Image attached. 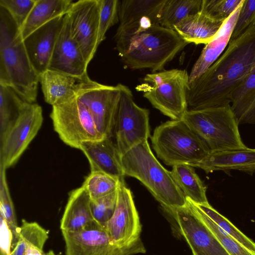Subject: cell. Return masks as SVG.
Returning <instances> with one entry per match:
<instances>
[{
	"label": "cell",
	"instance_id": "6da1fadb",
	"mask_svg": "<svg viewBox=\"0 0 255 255\" xmlns=\"http://www.w3.org/2000/svg\"><path fill=\"white\" fill-rule=\"evenodd\" d=\"M255 64V24L230 41L224 53L190 84L187 111L230 105L231 95Z\"/></svg>",
	"mask_w": 255,
	"mask_h": 255
},
{
	"label": "cell",
	"instance_id": "7a4b0ae2",
	"mask_svg": "<svg viewBox=\"0 0 255 255\" xmlns=\"http://www.w3.org/2000/svg\"><path fill=\"white\" fill-rule=\"evenodd\" d=\"M39 76L34 70L19 29L0 6V85L13 89L24 101L35 103Z\"/></svg>",
	"mask_w": 255,
	"mask_h": 255
},
{
	"label": "cell",
	"instance_id": "3957f363",
	"mask_svg": "<svg viewBox=\"0 0 255 255\" xmlns=\"http://www.w3.org/2000/svg\"><path fill=\"white\" fill-rule=\"evenodd\" d=\"M125 176L140 181L165 209L182 207L187 200L175 181L152 152L148 140L142 141L121 156Z\"/></svg>",
	"mask_w": 255,
	"mask_h": 255
},
{
	"label": "cell",
	"instance_id": "277c9868",
	"mask_svg": "<svg viewBox=\"0 0 255 255\" xmlns=\"http://www.w3.org/2000/svg\"><path fill=\"white\" fill-rule=\"evenodd\" d=\"M188 44L174 30L157 24L133 36L120 56L130 69L157 72Z\"/></svg>",
	"mask_w": 255,
	"mask_h": 255
},
{
	"label": "cell",
	"instance_id": "5b68a950",
	"mask_svg": "<svg viewBox=\"0 0 255 255\" xmlns=\"http://www.w3.org/2000/svg\"><path fill=\"white\" fill-rule=\"evenodd\" d=\"M210 152L247 147L242 140L239 122L231 105L187 111L182 119Z\"/></svg>",
	"mask_w": 255,
	"mask_h": 255
},
{
	"label": "cell",
	"instance_id": "8992f818",
	"mask_svg": "<svg viewBox=\"0 0 255 255\" xmlns=\"http://www.w3.org/2000/svg\"><path fill=\"white\" fill-rule=\"evenodd\" d=\"M151 141L157 157L167 165L199 162L210 153L206 145L182 120H171L157 127Z\"/></svg>",
	"mask_w": 255,
	"mask_h": 255
},
{
	"label": "cell",
	"instance_id": "52a82bcc",
	"mask_svg": "<svg viewBox=\"0 0 255 255\" xmlns=\"http://www.w3.org/2000/svg\"><path fill=\"white\" fill-rule=\"evenodd\" d=\"M189 86L187 71L174 69L146 74L135 89L164 115L178 120L187 111Z\"/></svg>",
	"mask_w": 255,
	"mask_h": 255
},
{
	"label": "cell",
	"instance_id": "ba28073f",
	"mask_svg": "<svg viewBox=\"0 0 255 255\" xmlns=\"http://www.w3.org/2000/svg\"><path fill=\"white\" fill-rule=\"evenodd\" d=\"M50 118L60 138L71 147L79 149L84 142L105 138L86 107L78 98L53 106Z\"/></svg>",
	"mask_w": 255,
	"mask_h": 255
},
{
	"label": "cell",
	"instance_id": "9c48e42d",
	"mask_svg": "<svg viewBox=\"0 0 255 255\" xmlns=\"http://www.w3.org/2000/svg\"><path fill=\"white\" fill-rule=\"evenodd\" d=\"M66 255H134L144 254L140 238L121 246L113 242L106 228L95 221L75 232L62 231Z\"/></svg>",
	"mask_w": 255,
	"mask_h": 255
},
{
	"label": "cell",
	"instance_id": "30bf717a",
	"mask_svg": "<svg viewBox=\"0 0 255 255\" xmlns=\"http://www.w3.org/2000/svg\"><path fill=\"white\" fill-rule=\"evenodd\" d=\"M119 84L120 98L114 131L115 143L122 156L150 136L149 112L134 102L128 86Z\"/></svg>",
	"mask_w": 255,
	"mask_h": 255
},
{
	"label": "cell",
	"instance_id": "8fae6325",
	"mask_svg": "<svg viewBox=\"0 0 255 255\" xmlns=\"http://www.w3.org/2000/svg\"><path fill=\"white\" fill-rule=\"evenodd\" d=\"M43 121L41 107L26 102L17 118L0 134V165H14L37 135Z\"/></svg>",
	"mask_w": 255,
	"mask_h": 255
},
{
	"label": "cell",
	"instance_id": "7c38bea8",
	"mask_svg": "<svg viewBox=\"0 0 255 255\" xmlns=\"http://www.w3.org/2000/svg\"><path fill=\"white\" fill-rule=\"evenodd\" d=\"M166 0H123L120 1V24L115 35L119 55L131 38L149 27L159 24Z\"/></svg>",
	"mask_w": 255,
	"mask_h": 255
},
{
	"label": "cell",
	"instance_id": "4fadbf2b",
	"mask_svg": "<svg viewBox=\"0 0 255 255\" xmlns=\"http://www.w3.org/2000/svg\"><path fill=\"white\" fill-rule=\"evenodd\" d=\"M185 206L166 209L175 220L193 255H230L199 216L187 199Z\"/></svg>",
	"mask_w": 255,
	"mask_h": 255
},
{
	"label": "cell",
	"instance_id": "5bb4252c",
	"mask_svg": "<svg viewBox=\"0 0 255 255\" xmlns=\"http://www.w3.org/2000/svg\"><path fill=\"white\" fill-rule=\"evenodd\" d=\"M99 0H80L73 2L66 13L71 32L88 64L99 46Z\"/></svg>",
	"mask_w": 255,
	"mask_h": 255
},
{
	"label": "cell",
	"instance_id": "9a60e30c",
	"mask_svg": "<svg viewBox=\"0 0 255 255\" xmlns=\"http://www.w3.org/2000/svg\"><path fill=\"white\" fill-rule=\"evenodd\" d=\"M45 102L53 106L78 98L103 84L91 80L88 73L73 75L48 69L39 76Z\"/></svg>",
	"mask_w": 255,
	"mask_h": 255
},
{
	"label": "cell",
	"instance_id": "2e32d148",
	"mask_svg": "<svg viewBox=\"0 0 255 255\" xmlns=\"http://www.w3.org/2000/svg\"><path fill=\"white\" fill-rule=\"evenodd\" d=\"M106 229L114 243L124 246L140 238L141 225L130 190L121 181L115 211Z\"/></svg>",
	"mask_w": 255,
	"mask_h": 255
},
{
	"label": "cell",
	"instance_id": "e0dca14e",
	"mask_svg": "<svg viewBox=\"0 0 255 255\" xmlns=\"http://www.w3.org/2000/svg\"><path fill=\"white\" fill-rule=\"evenodd\" d=\"M120 98L119 84L102 85L78 98L89 111L97 129L104 137H112Z\"/></svg>",
	"mask_w": 255,
	"mask_h": 255
},
{
	"label": "cell",
	"instance_id": "ac0fdd59",
	"mask_svg": "<svg viewBox=\"0 0 255 255\" xmlns=\"http://www.w3.org/2000/svg\"><path fill=\"white\" fill-rule=\"evenodd\" d=\"M65 15L57 17L37 29L23 40L30 63L38 75L48 69Z\"/></svg>",
	"mask_w": 255,
	"mask_h": 255
},
{
	"label": "cell",
	"instance_id": "d6986e66",
	"mask_svg": "<svg viewBox=\"0 0 255 255\" xmlns=\"http://www.w3.org/2000/svg\"><path fill=\"white\" fill-rule=\"evenodd\" d=\"M88 64L73 36L67 14L56 42L48 69L81 76L87 73Z\"/></svg>",
	"mask_w": 255,
	"mask_h": 255
},
{
	"label": "cell",
	"instance_id": "ffe728a7",
	"mask_svg": "<svg viewBox=\"0 0 255 255\" xmlns=\"http://www.w3.org/2000/svg\"><path fill=\"white\" fill-rule=\"evenodd\" d=\"M88 159L91 172H101L124 180L121 156L111 137L83 143L80 147Z\"/></svg>",
	"mask_w": 255,
	"mask_h": 255
},
{
	"label": "cell",
	"instance_id": "44dd1931",
	"mask_svg": "<svg viewBox=\"0 0 255 255\" xmlns=\"http://www.w3.org/2000/svg\"><path fill=\"white\" fill-rule=\"evenodd\" d=\"M188 165L201 168L206 173L231 170L255 173V149L247 147L210 152L201 161Z\"/></svg>",
	"mask_w": 255,
	"mask_h": 255
},
{
	"label": "cell",
	"instance_id": "7402d4cb",
	"mask_svg": "<svg viewBox=\"0 0 255 255\" xmlns=\"http://www.w3.org/2000/svg\"><path fill=\"white\" fill-rule=\"evenodd\" d=\"M243 1V0L234 12L224 22L212 40L205 45L189 74V84L200 77L227 47Z\"/></svg>",
	"mask_w": 255,
	"mask_h": 255
},
{
	"label": "cell",
	"instance_id": "603a6c76",
	"mask_svg": "<svg viewBox=\"0 0 255 255\" xmlns=\"http://www.w3.org/2000/svg\"><path fill=\"white\" fill-rule=\"evenodd\" d=\"M94 221L91 207V198L82 186L72 190L60 221L61 231L80 230Z\"/></svg>",
	"mask_w": 255,
	"mask_h": 255
},
{
	"label": "cell",
	"instance_id": "cb8c5ba5",
	"mask_svg": "<svg viewBox=\"0 0 255 255\" xmlns=\"http://www.w3.org/2000/svg\"><path fill=\"white\" fill-rule=\"evenodd\" d=\"M225 21L215 19L200 10L185 17L175 26L174 30L188 43L206 45Z\"/></svg>",
	"mask_w": 255,
	"mask_h": 255
},
{
	"label": "cell",
	"instance_id": "d4e9b609",
	"mask_svg": "<svg viewBox=\"0 0 255 255\" xmlns=\"http://www.w3.org/2000/svg\"><path fill=\"white\" fill-rule=\"evenodd\" d=\"M71 0H36L23 26L19 29L22 40L51 20L66 14Z\"/></svg>",
	"mask_w": 255,
	"mask_h": 255
},
{
	"label": "cell",
	"instance_id": "484cf974",
	"mask_svg": "<svg viewBox=\"0 0 255 255\" xmlns=\"http://www.w3.org/2000/svg\"><path fill=\"white\" fill-rule=\"evenodd\" d=\"M231 107L239 124H255V64L231 95Z\"/></svg>",
	"mask_w": 255,
	"mask_h": 255
},
{
	"label": "cell",
	"instance_id": "4316f807",
	"mask_svg": "<svg viewBox=\"0 0 255 255\" xmlns=\"http://www.w3.org/2000/svg\"><path fill=\"white\" fill-rule=\"evenodd\" d=\"M170 171L186 199L195 204H209L206 187L193 166L187 164H177L173 166Z\"/></svg>",
	"mask_w": 255,
	"mask_h": 255
},
{
	"label": "cell",
	"instance_id": "83f0119b",
	"mask_svg": "<svg viewBox=\"0 0 255 255\" xmlns=\"http://www.w3.org/2000/svg\"><path fill=\"white\" fill-rule=\"evenodd\" d=\"M202 0H166L159 24L174 30L175 26L187 16L199 12Z\"/></svg>",
	"mask_w": 255,
	"mask_h": 255
},
{
	"label": "cell",
	"instance_id": "f1b7e54d",
	"mask_svg": "<svg viewBox=\"0 0 255 255\" xmlns=\"http://www.w3.org/2000/svg\"><path fill=\"white\" fill-rule=\"evenodd\" d=\"M26 102L11 88L0 85V134L17 118Z\"/></svg>",
	"mask_w": 255,
	"mask_h": 255
},
{
	"label": "cell",
	"instance_id": "f546056e",
	"mask_svg": "<svg viewBox=\"0 0 255 255\" xmlns=\"http://www.w3.org/2000/svg\"><path fill=\"white\" fill-rule=\"evenodd\" d=\"M194 204L227 234L255 254V242L213 208L209 203Z\"/></svg>",
	"mask_w": 255,
	"mask_h": 255
},
{
	"label": "cell",
	"instance_id": "4dcf8cb0",
	"mask_svg": "<svg viewBox=\"0 0 255 255\" xmlns=\"http://www.w3.org/2000/svg\"><path fill=\"white\" fill-rule=\"evenodd\" d=\"M121 180L101 172H91L82 186L88 192L91 200L110 194L118 190Z\"/></svg>",
	"mask_w": 255,
	"mask_h": 255
},
{
	"label": "cell",
	"instance_id": "1f68e13d",
	"mask_svg": "<svg viewBox=\"0 0 255 255\" xmlns=\"http://www.w3.org/2000/svg\"><path fill=\"white\" fill-rule=\"evenodd\" d=\"M6 169L0 165V217L8 228L16 236L17 226L13 204L10 195L6 178Z\"/></svg>",
	"mask_w": 255,
	"mask_h": 255
},
{
	"label": "cell",
	"instance_id": "d6a6232c",
	"mask_svg": "<svg viewBox=\"0 0 255 255\" xmlns=\"http://www.w3.org/2000/svg\"><path fill=\"white\" fill-rule=\"evenodd\" d=\"M192 203L202 221L216 237L230 255H255V254L227 234L193 203Z\"/></svg>",
	"mask_w": 255,
	"mask_h": 255
},
{
	"label": "cell",
	"instance_id": "836d02e7",
	"mask_svg": "<svg viewBox=\"0 0 255 255\" xmlns=\"http://www.w3.org/2000/svg\"><path fill=\"white\" fill-rule=\"evenodd\" d=\"M118 196V189L110 194L91 200L92 213L95 222L106 228L115 211Z\"/></svg>",
	"mask_w": 255,
	"mask_h": 255
},
{
	"label": "cell",
	"instance_id": "e575fe53",
	"mask_svg": "<svg viewBox=\"0 0 255 255\" xmlns=\"http://www.w3.org/2000/svg\"><path fill=\"white\" fill-rule=\"evenodd\" d=\"M99 23L98 44L105 39L108 30L119 21L118 0H99Z\"/></svg>",
	"mask_w": 255,
	"mask_h": 255
},
{
	"label": "cell",
	"instance_id": "d590c367",
	"mask_svg": "<svg viewBox=\"0 0 255 255\" xmlns=\"http://www.w3.org/2000/svg\"><path fill=\"white\" fill-rule=\"evenodd\" d=\"M243 0H202L201 11L219 20H226Z\"/></svg>",
	"mask_w": 255,
	"mask_h": 255
},
{
	"label": "cell",
	"instance_id": "8d00e7d4",
	"mask_svg": "<svg viewBox=\"0 0 255 255\" xmlns=\"http://www.w3.org/2000/svg\"><path fill=\"white\" fill-rule=\"evenodd\" d=\"M42 228L36 222L23 219L17 229L16 242L9 255H26L31 242Z\"/></svg>",
	"mask_w": 255,
	"mask_h": 255
},
{
	"label": "cell",
	"instance_id": "74e56055",
	"mask_svg": "<svg viewBox=\"0 0 255 255\" xmlns=\"http://www.w3.org/2000/svg\"><path fill=\"white\" fill-rule=\"evenodd\" d=\"M36 0H0V6L9 13L20 29L27 18Z\"/></svg>",
	"mask_w": 255,
	"mask_h": 255
},
{
	"label": "cell",
	"instance_id": "f35d334b",
	"mask_svg": "<svg viewBox=\"0 0 255 255\" xmlns=\"http://www.w3.org/2000/svg\"><path fill=\"white\" fill-rule=\"evenodd\" d=\"M255 24V0H243L231 40L238 38Z\"/></svg>",
	"mask_w": 255,
	"mask_h": 255
},
{
	"label": "cell",
	"instance_id": "ab89813d",
	"mask_svg": "<svg viewBox=\"0 0 255 255\" xmlns=\"http://www.w3.org/2000/svg\"><path fill=\"white\" fill-rule=\"evenodd\" d=\"M44 255H56L53 251L50 250L48 252L45 253Z\"/></svg>",
	"mask_w": 255,
	"mask_h": 255
}]
</instances>
